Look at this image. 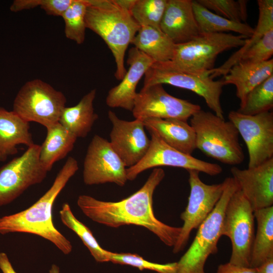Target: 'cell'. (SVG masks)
Segmentation results:
<instances>
[{
	"label": "cell",
	"mask_w": 273,
	"mask_h": 273,
	"mask_svg": "<svg viewBox=\"0 0 273 273\" xmlns=\"http://www.w3.org/2000/svg\"><path fill=\"white\" fill-rule=\"evenodd\" d=\"M229 119L244 141L249 154L248 168L273 158V112L248 115L231 111Z\"/></svg>",
	"instance_id": "cell-13"
},
{
	"label": "cell",
	"mask_w": 273,
	"mask_h": 273,
	"mask_svg": "<svg viewBox=\"0 0 273 273\" xmlns=\"http://www.w3.org/2000/svg\"><path fill=\"white\" fill-rule=\"evenodd\" d=\"M216 273H256V270L254 267L236 265L229 262L220 264Z\"/></svg>",
	"instance_id": "cell-37"
},
{
	"label": "cell",
	"mask_w": 273,
	"mask_h": 273,
	"mask_svg": "<svg viewBox=\"0 0 273 273\" xmlns=\"http://www.w3.org/2000/svg\"><path fill=\"white\" fill-rule=\"evenodd\" d=\"M210 11L226 19L245 23L247 19L246 0H196Z\"/></svg>",
	"instance_id": "cell-33"
},
{
	"label": "cell",
	"mask_w": 273,
	"mask_h": 273,
	"mask_svg": "<svg viewBox=\"0 0 273 273\" xmlns=\"http://www.w3.org/2000/svg\"><path fill=\"white\" fill-rule=\"evenodd\" d=\"M273 74V59L260 63L239 61L224 75V85L233 84L242 103L248 94Z\"/></svg>",
	"instance_id": "cell-21"
},
{
	"label": "cell",
	"mask_w": 273,
	"mask_h": 273,
	"mask_svg": "<svg viewBox=\"0 0 273 273\" xmlns=\"http://www.w3.org/2000/svg\"><path fill=\"white\" fill-rule=\"evenodd\" d=\"M247 38L231 33L200 34L189 41L175 44L173 57L168 61L184 72L210 75L217 56L229 49L241 48Z\"/></svg>",
	"instance_id": "cell-6"
},
{
	"label": "cell",
	"mask_w": 273,
	"mask_h": 273,
	"mask_svg": "<svg viewBox=\"0 0 273 273\" xmlns=\"http://www.w3.org/2000/svg\"><path fill=\"white\" fill-rule=\"evenodd\" d=\"M259 10L258 22L252 35L247 38L245 43L235 52L221 66L214 68L210 72L213 79L225 75L228 70L237 63L242 55L259 40L268 31L273 28V1L258 0Z\"/></svg>",
	"instance_id": "cell-28"
},
{
	"label": "cell",
	"mask_w": 273,
	"mask_h": 273,
	"mask_svg": "<svg viewBox=\"0 0 273 273\" xmlns=\"http://www.w3.org/2000/svg\"><path fill=\"white\" fill-rule=\"evenodd\" d=\"M149 132L156 134L169 146L192 155L196 149V134L187 121L177 119L150 118L143 121Z\"/></svg>",
	"instance_id": "cell-20"
},
{
	"label": "cell",
	"mask_w": 273,
	"mask_h": 273,
	"mask_svg": "<svg viewBox=\"0 0 273 273\" xmlns=\"http://www.w3.org/2000/svg\"><path fill=\"white\" fill-rule=\"evenodd\" d=\"M188 171L190 192L187 206L180 214L184 224L173 247L174 253H178L184 249L192 231L198 229L213 211L225 187L224 180L221 183L208 185L200 179V172L194 170Z\"/></svg>",
	"instance_id": "cell-11"
},
{
	"label": "cell",
	"mask_w": 273,
	"mask_h": 273,
	"mask_svg": "<svg viewBox=\"0 0 273 273\" xmlns=\"http://www.w3.org/2000/svg\"><path fill=\"white\" fill-rule=\"evenodd\" d=\"M196 134V149L225 164L242 163L244 153L235 125L214 113L200 109L190 118Z\"/></svg>",
	"instance_id": "cell-4"
},
{
	"label": "cell",
	"mask_w": 273,
	"mask_h": 273,
	"mask_svg": "<svg viewBox=\"0 0 273 273\" xmlns=\"http://www.w3.org/2000/svg\"><path fill=\"white\" fill-rule=\"evenodd\" d=\"M194 15L201 34L228 33L232 31L247 38L250 37L254 28L247 23L232 21L209 10L192 1Z\"/></svg>",
	"instance_id": "cell-27"
},
{
	"label": "cell",
	"mask_w": 273,
	"mask_h": 273,
	"mask_svg": "<svg viewBox=\"0 0 273 273\" xmlns=\"http://www.w3.org/2000/svg\"><path fill=\"white\" fill-rule=\"evenodd\" d=\"M78 169L77 160L67 159L50 189L28 208L0 217V234L28 233L52 242L65 255L72 250L71 242L54 225L52 210L58 195Z\"/></svg>",
	"instance_id": "cell-2"
},
{
	"label": "cell",
	"mask_w": 273,
	"mask_h": 273,
	"mask_svg": "<svg viewBox=\"0 0 273 273\" xmlns=\"http://www.w3.org/2000/svg\"><path fill=\"white\" fill-rule=\"evenodd\" d=\"M165 174L163 169L154 168L138 191L119 201H104L81 195L78 197L77 205L85 216L96 222L114 228L130 224L143 226L166 246L173 247L181 227L170 226L159 220L153 206L154 191Z\"/></svg>",
	"instance_id": "cell-1"
},
{
	"label": "cell",
	"mask_w": 273,
	"mask_h": 273,
	"mask_svg": "<svg viewBox=\"0 0 273 273\" xmlns=\"http://www.w3.org/2000/svg\"><path fill=\"white\" fill-rule=\"evenodd\" d=\"M143 86L167 84L193 92L204 100L217 116L224 118L220 96L224 85L222 80H214L210 75H196L176 68L169 61L154 62L145 73Z\"/></svg>",
	"instance_id": "cell-9"
},
{
	"label": "cell",
	"mask_w": 273,
	"mask_h": 273,
	"mask_svg": "<svg viewBox=\"0 0 273 273\" xmlns=\"http://www.w3.org/2000/svg\"><path fill=\"white\" fill-rule=\"evenodd\" d=\"M254 219L253 209L239 189L228 202L222 226V235L228 237L232 244L230 263L250 266Z\"/></svg>",
	"instance_id": "cell-8"
},
{
	"label": "cell",
	"mask_w": 273,
	"mask_h": 273,
	"mask_svg": "<svg viewBox=\"0 0 273 273\" xmlns=\"http://www.w3.org/2000/svg\"><path fill=\"white\" fill-rule=\"evenodd\" d=\"M59 214L62 222L79 237L97 262H108L109 251L101 247L91 230L75 216L68 203L62 205Z\"/></svg>",
	"instance_id": "cell-29"
},
{
	"label": "cell",
	"mask_w": 273,
	"mask_h": 273,
	"mask_svg": "<svg viewBox=\"0 0 273 273\" xmlns=\"http://www.w3.org/2000/svg\"><path fill=\"white\" fill-rule=\"evenodd\" d=\"M160 30L175 44L189 41L201 33L192 0H167Z\"/></svg>",
	"instance_id": "cell-19"
},
{
	"label": "cell",
	"mask_w": 273,
	"mask_h": 273,
	"mask_svg": "<svg viewBox=\"0 0 273 273\" xmlns=\"http://www.w3.org/2000/svg\"><path fill=\"white\" fill-rule=\"evenodd\" d=\"M39 0H16L14 1L10 7L13 12L28 10L39 6Z\"/></svg>",
	"instance_id": "cell-38"
},
{
	"label": "cell",
	"mask_w": 273,
	"mask_h": 273,
	"mask_svg": "<svg viewBox=\"0 0 273 273\" xmlns=\"http://www.w3.org/2000/svg\"><path fill=\"white\" fill-rule=\"evenodd\" d=\"M97 90L93 89L72 107H65L59 122L78 138H85L90 131L98 115L94 111V101Z\"/></svg>",
	"instance_id": "cell-23"
},
{
	"label": "cell",
	"mask_w": 273,
	"mask_h": 273,
	"mask_svg": "<svg viewBox=\"0 0 273 273\" xmlns=\"http://www.w3.org/2000/svg\"><path fill=\"white\" fill-rule=\"evenodd\" d=\"M257 230L253 242L250 267H257L273 257V206L254 211Z\"/></svg>",
	"instance_id": "cell-25"
},
{
	"label": "cell",
	"mask_w": 273,
	"mask_h": 273,
	"mask_svg": "<svg viewBox=\"0 0 273 273\" xmlns=\"http://www.w3.org/2000/svg\"><path fill=\"white\" fill-rule=\"evenodd\" d=\"M108 116L112 126L110 133L111 146L126 167L135 165L144 158L150 145L143 121L121 119L111 110Z\"/></svg>",
	"instance_id": "cell-16"
},
{
	"label": "cell",
	"mask_w": 273,
	"mask_h": 273,
	"mask_svg": "<svg viewBox=\"0 0 273 273\" xmlns=\"http://www.w3.org/2000/svg\"><path fill=\"white\" fill-rule=\"evenodd\" d=\"M86 28L100 36L107 44L116 64L115 78L121 80L127 70L126 51L140 26L131 16L122 0H88Z\"/></svg>",
	"instance_id": "cell-3"
},
{
	"label": "cell",
	"mask_w": 273,
	"mask_h": 273,
	"mask_svg": "<svg viewBox=\"0 0 273 273\" xmlns=\"http://www.w3.org/2000/svg\"><path fill=\"white\" fill-rule=\"evenodd\" d=\"M74 0H39V6L47 14L61 16Z\"/></svg>",
	"instance_id": "cell-36"
},
{
	"label": "cell",
	"mask_w": 273,
	"mask_h": 273,
	"mask_svg": "<svg viewBox=\"0 0 273 273\" xmlns=\"http://www.w3.org/2000/svg\"><path fill=\"white\" fill-rule=\"evenodd\" d=\"M40 145L34 144L0 168V206L12 202L46 177L49 171L40 161Z\"/></svg>",
	"instance_id": "cell-10"
},
{
	"label": "cell",
	"mask_w": 273,
	"mask_h": 273,
	"mask_svg": "<svg viewBox=\"0 0 273 273\" xmlns=\"http://www.w3.org/2000/svg\"><path fill=\"white\" fill-rule=\"evenodd\" d=\"M49 273H60L59 267L55 264H53L49 270Z\"/></svg>",
	"instance_id": "cell-41"
},
{
	"label": "cell",
	"mask_w": 273,
	"mask_h": 273,
	"mask_svg": "<svg viewBox=\"0 0 273 273\" xmlns=\"http://www.w3.org/2000/svg\"><path fill=\"white\" fill-rule=\"evenodd\" d=\"M46 129V137L40 145L39 160L50 171L55 162L64 158L72 150L77 138L59 122Z\"/></svg>",
	"instance_id": "cell-24"
},
{
	"label": "cell",
	"mask_w": 273,
	"mask_h": 273,
	"mask_svg": "<svg viewBox=\"0 0 273 273\" xmlns=\"http://www.w3.org/2000/svg\"><path fill=\"white\" fill-rule=\"evenodd\" d=\"M108 259V261L114 263L130 265L140 270L147 269L157 273H175L176 269V262L163 264L152 262L137 254L109 251Z\"/></svg>",
	"instance_id": "cell-34"
},
{
	"label": "cell",
	"mask_w": 273,
	"mask_h": 273,
	"mask_svg": "<svg viewBox=\"0 0 273 273\" xmlns=\"http://www.w3.org/2000/svg\"><path fill=\"white\" fill-rule=\"evenodd\" d=\"M67 102L63 93L39 79L26 82L13 103V111L25 121L46 128L59 122Z\"/></svg>",
	"instance_id": "cell-7"
},
{
	"label": "cell",
	"mask_w": 273,
	"mask_h": 273,
	"mask_svg": "<svg viewBox=\"0 0 273 273\" xmlns=\"http://www.w3.org/2000/svg\"><path fill=\"white\" fill-rule=\"evenodd\" d=\"M154 62L136 48H130L127 59L128 70L120 82L109 90L106 99L107 106L132 111L139 82Z\"/></svg>",
	"instance_id": "cell-18"
},
{
	"label": "cell",
	"mask_w": 273,
	"mask_h": 273,
	"mask_svg": "<svg viewBox=\"0 0 273 273\" xmlns=\"http://www.w3.org/2000/svg\"><path fill=\"white\" fill-rule=\"evenodd\" d=\"M155 62L170 61L175 44L160 29L141 26L131 43Z\"/></svg>",
	"instance_id": "cell-26"
},
{
	"label": "cell",
	"mask_w": 273,
	"mask_h": 273,
	"mask_svg": "<svg viewBox=\"0 0 273 273\" xmlns=\"http://www.w3.org/2000/svg\"><path fill=\"white\" fill-rule=\"evenodd\" d=\"M230 171L253 211L273 204V158L254 167Z\"/></svg>",
	"instance_id": "cell-17"
},
{
	"label": "cell",
	"mask_w": 273,
	"mask_h": 273,
	"mask_svg": "<svg viewBox=\"0 0 273 273\" xmlns=\"http://www.w3.org/2000/svg\"><path fill=\"white\" fill-rule=\"evenodd\" d=\"M255 268L256 273H273V257L268 259Z\"/></svg>",
	"instance_id": "cell-40"
},
{
	"label": "cell",
	"mask_w": 273,
	"mask_h": 273,
	"mask_svg": "<svg viewBox=\"0 0 273 273\" xmlns=\"http://www.w3.org/2000/svg\"><path fill=\"white\" fill-rule=\"evenodd\" d=\"M0 268L3 273H17L4 252H0Z\"/></svg>",
	"instance_id": "cell-39"
},
{
	"label": "cell",
	"mask_w": 273,
	"mask_h": 273,
	"mask_svg": "<svg viewBox=\"0 0 273 273\" xmlns=\"http://www.w3.org/2000/svg\"><path fill=\"white\" fill-rule=\"evenodd\" d=\"M272 55L273 28L266 32L259 40L250 47L242 55L239 61L260 63L271 59Z\"/></svg>",
	"instance_id": "cell-35"
},
{
	"label": "cell",
	"mask_w": 273,
	"mask_h": 273,
	"mask_svg": "<svg viewBox=\"0 0 273 273\" xmlns=\"http://www.w3.org/2000/svg\"><path fill=\"white\" fill-rule=\"evenodd\" d=\"M167 0H133L129 12L140 26L160 29Z\"/></svg>",
	"instance_id": "cell-32"
},
{
	"label": "cell",
	"mask_w": 273,
	"mask_h": 273,
	"mask_svg": "<svg viewBox=\"0 0 273 273\" xmlns=\"http://www.w3.org/2000/svg\"><path fill=\"white\" fill-rule=\"evenodd\" d=\"M273 108V74L252 89L237 111L254 115L270 111Z\"/></svg>",
	"instance_id": "cell-30"
},
{
	"label": "cell",
	"mask_w": 273,
	"mask_h": 273,
	"mask_svg": "<svg viewBox=\"0 0 273 273\" xmlns=\"http://www.w3.org/2000/svg\"><path fill=\"white\" fill-rule=\"evenodd\" d=\"M149 133L151 135L149 148L138 163L126 168L128 180H134L147 169L163 166L181 168L188 171L197 170L211 176L221 173L222 169L219 165L184 153L166 144L155 133Z\"/></svg>",
	"instance_id": "cell-14"
},
{
	"label": "cell",
	"mask_w": 273,
	"mask_h": 273,
	"mask_svg": "<svg viewBox=\"0 0 273 273\" xmlns=\"http://www.w3.org/2000/svg\"><path fill=\"white\" fill-rule=\"evenodd\" d=\"M201 109L200 105L169 94L163 84L143 86L137 93L132 113L135 119H177L187 121Z\"/></svg>",
	"instance_id": "cell-12"
},
{
	"label": "cell",
	"mask_w": 273,
	"mask_h": 273,
	"mask_svg": "<svg viewBox=\"0 0 273 273\" xmlns=\"http://www.w3.org/2000/svg\"><path fill=\"white\" fill-rule=\"evenodd\" d=\"M29 129V123L13 111L0 107V161L16 154L18 145L34 144Z\"/></svg>",
	"instance_id": "cell-22"
},
{
	"label": "cell",
	"mask_w": 273,
	"mask_h": 273,
	"mask_svg": "<svg viewBox=\"0 0 273 273\" xmlns=\"http://www.w3.org/2000/svg\"><path fill=\"white\" fill-rule=\"evenodd\" d=\"M82 176L89 186L111 183L122 187L128 180L126 168L109 141L97 134L87 147Z\"/></svg>",
	"instance_id": "cell-15"
},
{
	"label": "cell",
	"mask_w": 273,
	"mask_h": 273,
	"mask_svg": "<svg viewBox=\"0 0 273 273\" xmlns=\"http://www.w3.org/2000/svg\"><path fill=\"white\" fill-rule=\"evenodd\" d=\"M222 194L213 211L198 228L191 246L176 262L175 273H205L208 257L218 251L217 244L222 235L224 210L232 195L239 189L232 177L224 179Z\"/></svg>",
	"instance_id": "cell-5"
},
{
	"label": "cell",
	"mask_w": 273,
	"mask_h": 273,
	"mask_svg": "<svg viewBox=\"0 0 273 273\" xmlns=\"http://www.w3.org/2000/svg\"><path fill=\"white\" fill-rule=\"evenodd\" d=\"M88 4V0H74L62 16L65 22L66 37L78 44L84 41L87 28L85 15Z\"/></svg>",
	"instance_id": "cell-31"
}]
</instances>
